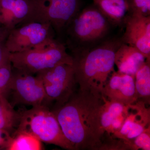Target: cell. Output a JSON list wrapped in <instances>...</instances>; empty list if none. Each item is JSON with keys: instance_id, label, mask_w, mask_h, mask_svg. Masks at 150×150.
Masks as SVG:
<instances>
[{"instance_id": "obj_10", "label": "cell", "mask_w": 150, "mask_h": 150, "mask_svg": "<svg viewBox=\"0 0 150 150\" xmlns=\"http://www.w3.org/2000/svg\"><path fill=\"white\" fill-rule=\"evenodd\" d=\"M150 127L149 105L137 100L128 105V112L123 126L119 131L110 137L128 140L134 139Z\"/></svg>"}, {"instance_id": "obj_24", "label": "cell", "mask_w": 150, "mask_h": 150, "mask_svg": "<svg viewBox=\"0 0 150 150\" xmlns=\"http://www.w3.org/2000/svg\"><path fill=\"white\" fill-rule=\"evenodd\" d=\"M11 138V134L8 131L0 129V150H7Z\"/></svg>"}, {"instance_id": "obj_16", "label": "cell", "mask_w": 150, "mask_h": 150, "mask_svg": "<svg viewBox=\"0 0 150 150\" xmlns=\"http://www.w3.org/2000/svg\"><path fill=\"white\" fill-rule=\"evenodd\" d=\"M20 116V112L14 110L7 97L0 96V129L13 133L18 126Z\"/></svg>"}, {"instance_id": "obj_14", "label": "cell", "mask_w": 150, "mask_h": 150, "mask_svg": "<svg viewBox=\"0 0 150 150\" xmlns=\"http://www.w3.org/2000/svg\"><path fill=\"white\" fill-rule=\"evenodd\" d=\"M147 59L139 50L123 43L115 52L114 61L118 71L135 76Z\"/></svg>"}, {"instance_id": "obj_7", "label": "cell", "mask_w": 150, "mask_h": 150, "mask_svg": "<svg viewBox=\"0 0 150 150\" xmlns=\"http://www.w3.org/2000/svg\"><path fill=\"white\" fill-rule=\"evenodd\" d=\"M55 33L49 23L31 20L10 30L6 46L11 53L22 52L51 42Z\"/></svg>"}, {"instance_id": "obj_20", "label": "cell", "mask_w": 150, "mask_h": 150, "mask_svg": "<svg viewBox=\"0 0 150 150\" xmlns=\"http://www.w3.org/2000/svg\"><path fill=\"white\" fill-rule=\"evenodd\" d=\"M127 150H150V127L131 139L123 140Z\"/></svg>"}, {"instance_id": "obj_1", "label": "cell", "mask_w": 150, "mask_h": 150, "mask_svg": "<svg viewBox=\"0 0 150 150\" xmlns=\"http://www.w3.org/2000/svg\"><path fill=\"white\" fill-rule=\"evenodd\" d=\"M101 96L79 89L64 105L52 110L75 150H100L104 133L100 126Z\"/></svg>"}, {"instance_id": "obj_3", "label": "cell", "mask_w": 150, "mask_h": 150, "mask_svg": "<svg viewBox=\"0 0 150 150\" xmlns=\"http://www.w3.org/2000/svg\"><path fill=\"white\" fill-rule=\"evenodd\" d=\"M112 26L93 4L80 11L67 25L64 45L72 54L88 50L108 38Z\"/></svg>"}, {"instance_id": "obj_22", "label": "cell", "mask_w": 150, "mask_h": 150, "mask_svg": "<svg viewBox=\"0 0 150 150\" xmlns=\"http://www.w3.org/2000/svg\"><path fill=\"white\" fill-rule=\"evenodd\" d=\"M12 70L11 62L0 69V96L4 95L8 98Z\"/></svg>"}, {"instance_id": "obj_12", "label": "cell", "mask_w": 150, "mask_h": 150, "mask_svg": "<svg viewBox=\"0 0 150 150\" xmlns=\"http://www.w3.org/2000/svg\"><path fill=\"white\" fill-rule=\"evenodd\" d=\"M124 26L126 30L122 35L124 43L137 48L150 60V16L127 15Z\"/></svg>"}, {"instance_id": "obj_18", "label": "cell", "mask_w": 150, "mask_h": 150, "mask_svg": "<svg viewBox=\"0 0 150 150\" xmlns=\"http://www.w3.org/2000/svg\"><path fill=\"white\" fill-rule=\"evenodd\" d=\"M103 102L100 111V121L105 135L108 132L112 121L126 109L128 105L107 100L103 97Z\"/></svg>"}, {"instance_id": "obj_8", "label": "cell", "mask_w": 150, "mask_h": 150, "mask_svg": "<svg viewBox=\"0 0 150 150\" xmlns=\"http://www.w3.org/2000/svg\"><path fill=\"white\" fill-rule=\"evenodd\" d=\"M33 20L51 25L61 35L67 25L81 10V0H32Z\"/></svg>"}, {"instance_id": "obj_17", "label": "cell", "mask_w": 150, "mask_h": 150, "mask_svg": "<svg viewBox=\"0 0 150 150\" xmlns=\"http://www.w3.org/2000/svg\"><path fill=\"white\" fill-rule=\"evenodd\" d=\"M135 85L138 100L146 104L150 103V60L147 59L144 64L135 75Z\"/></svg>"}, {"instance_id": "obj_5", "label": "cell", "mask_w": 150, "mask_h": 150, "mask_svg": "<svg viewBox=\"0 0 150 150\" xmlns=\"http://www.w3.org/2000/svg\"><path fill=\"white\" fill-rule=\"evenodd\" d=\"M13 68L34 75L62 64H73L72 56L64 43L54 39L29 50L11 53Z\"/></svg>"}, {"instance_id": "obj_21", "label": "cell", "mask_w": 150, "mask_h": 150, "mask_svg": "<svg viewBox=\"0 0 150 150\" xmlns=\"http://www.w3.org/2000/svg\"><path fill=\"white\" fill-rule=\"evenodd\" d=\"M127 15L131 16H150V0H127Z\"/></svg>"}, {"instance_id": "obj_15", "label": "cell", "mask_w": 150, "mask_h": 150, "mask_svg": "<svg viewBox=\"0 0 150 150\" xmlns=\"http://www.w3.org/2000/svg\"><path fill=\"white\" fill-rule=\"evenodd\" d=\"M93 4L106 17L112 26L124 25L128 11L127 0H93Z\"/></svg>"}, {"instance_id": "obj_6", "label": "cell", "mask_w": 150, "mask_h": 150, "mask_svg": "<svg viewBox=\"0 0 150 150\" xmlns=\"http://www.w3.org/2000/svg\"><path fill=\"white\" fill-rule=\"evenodd\" d=\"M36 75L43 83L47 105L54 103L53 110L64 105L76 92L77 84L73 64L59 65Z\"/></svg>"}, {"instance_id": "obj_19", "label": "cell", "mask_w": 150, "mask_h": 150, "mask_svg": "<svg viewBox=\"0 0 150 150\" xmlns=\"http://www.w3.org/2000/svg\"><path fill=\"white\" fill-rule=\"evenodd\" d=\"M11 136L7 150L43 149L41 142L30 134L15 131Z\"/></svg>"}, {"instance_id": "obj_9", "label": "cell", "mask_w": 150, "mask_h": 150, "mask_svg": "<svg viewBox=\"0 0 150 150\" xmlns=\"http://www.w3.org/2000/svg\"><path fill=\"white\" fill-rule=\"evenodd\" d=\"M10 95L13 105L32 107L41 105H47L46 94L41 80L36 76H34L13 68L8 97Z\"/></svg>"}, {"instance_id": "obj_13", "label": "cell", "mask_w": 150, "mask_h": 150, "mask_svg": "<svg viewBox=\"0 0 150 150\" xmlns=\"http://www.w3.org/2000/svg\"><path fill=\"white\" fill-rule=\"evenodd\" d=\"M1 19L10 30L19 25L33 20L32 0H0Z\"/></svg>"}, {"instance_id": "obj_4", "label": "cell", "mask_w": 150, "mask_h": 150, "mask_svg": "<svg viewBox=\"0 0 150 150\" xmlns=\"http://www.w3.org/2000/svg\"><path fill=\"white\" fill-rule=\"evenodd\" d=\"M16 131L30 134L41 142L58 146L68 150H75L65 137L56 116L45 105L33 106L20 112Z\"/></svg>"}, {"instance_id": "obj_2", "label": "cell", "mask_w": 150, "mask_h": 150, "mask_svg": "<svg viewBox=\"0 0 150 150\" xmlns=\"http://www.w3.org/2000/svg\"><path fill=\"white\" fill-rule=\"evenodd\" d=\"M123 43L122 36L108 37L88 50L71 55L79 89L102 96L108 78L115 71V52Z\"/></svg>"}, {"instance_id": "obj_11", "label": "cell", "mask_w": 150, "mask_h": 150, "mask_svg": "<svg viewBox=\"0 0 150 150\" xmlns=\"http://www.w3.org/2000/svg\"><path fill=\"white\" fill-rule=\"evenodd\" d=\"M135 76L114 71L105 85L102 96L105 99L126 105L138 100L135 85Z\"/></svg>"}, {"instance_id": "obj_23", "label": "cell", "mask_w": 150, "mask_h": 150, "mask_svg": "<svg viewBox=\"0 0 150 150\" xmlns=\"http://www.w3.org/2000/svg\"><path fill=\"white\" fill-rule=\"evenodd\" d=\"M8 31L6 32L0 37V69L10 62V56L11 53L6 46V38Z\"/></svg>"}]
</instances>
